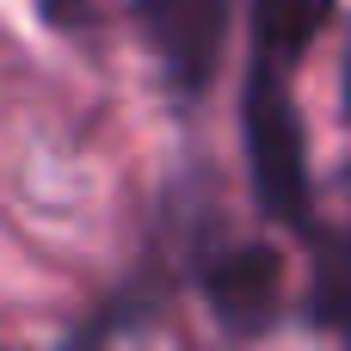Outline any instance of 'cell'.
I'll list each match as a JSON object with an SVG mask.
<instances>
[{
    "mask_svg": "<svg viewBox=\"0 0 351 351\" xmlns=\"http://www.w3.org/2000/svg\"><path fill=\"white\" fill-rule=\"evenodd\" d=\"M302 49L253 37L247 93H241V136H247V173L253 197L284 228H315V185H308V136L296 117V74Z\"/></svg>",
    "mask_w": 351,
    "mask_h": 351,
    "instance_id": "1",
    "label": "cell"
},
{
    "mask_svg": "<svg viewBox=\"0 0 351 351\" xmlns=\"http://www.w3.org/2000/svg\"><path fill=\"white\" fill-rule=\"evenodd\" d=\"M173 99H197L228 49V0H130Z\"/></svg>",
    "mask_w": 351,
    "mask_h": 351,
    "instance_id": "2",
    "label": "cell"
},
{
    "mask_svg": "<svg viewBox=\"0 0 351 351\" xmlns=\"http://www.w3.org/2000/svg\"><path fill=\"white\" fill-rule=\"evenodd\" d=\"M308 321L333 339H351V228L321 234L315 278H308Z\"/></svg>",
    "mask_w": 351,
    "mask_h": 351,
    "instance_id": "4",
    "label": "cell"
},
{
    "mask_svg": "<svg viewBox=\"0 0 351 351\" xmlns=\"http://www.w3.org/2000/svg\"><path fill=\"white\" fill-rule=\"evenodd\" d=\"M37 6H43V19L56 31H80V25L99 19V0H37Z\"/></svg>",
    "mask_w": 351,
    "mask_h": 351,
    "instance_id": "5",
    "label": "cell"
},
{
    "mask_svg": "<svg viewBox=\"0 0 351 351\" xmlns=\"http://www.w3.org/2000/svg\"><path fill=\"white\" fill-rule=\"evenodd\" d=\"M204 284V302L210 315L234 333V339H253V333H271L278 315H284V253L265 247V241H241V247H216L197 271Z\"/></svg>",
    "mask_w": 351,
    "mask_h": 351,
    "instance_id": "3",
    "label": "cell"
},
{
    "mask_svg": "<svg viewBox=\"0 0 351 351\" xmlns=\"http://www.w3.org/2000/svg\"><path fill=\"white\" fill-rule=\"evenodd\" d=\"M346 111H351V56H346Z\"/></svg>",
    "mask_w": 351,
    "mask_h": 351,
    "instance_id": "6",
    "label": "cell"
}]
</instances>
